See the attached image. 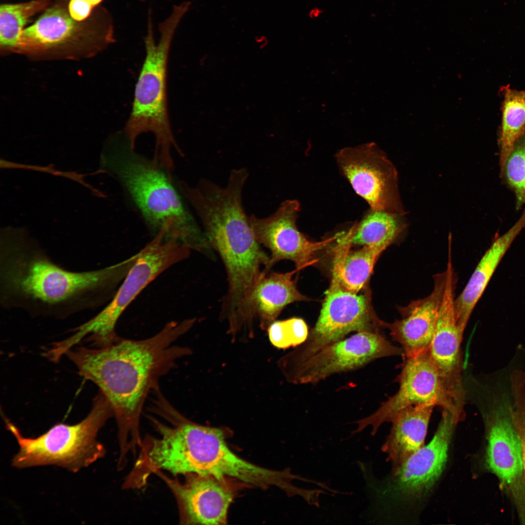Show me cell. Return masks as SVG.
<instances>
[{"label":"cell","mask_w":525,"mask_h":525,"mask_svg":"<svg viewBox=\"0 0 525 525\" xmlns=\"http://www.w3.org/2000/svg\"><path fill=\"white\" fill-rule=\"evenodd\" d=\"M195 318L167 323L157 334L141 340L121 338L104 348H73L66 354L78 373L96 385L108 402L118 427V460L135 455L142 438L140 421L145 403L161 378L192 350L175 342L187 333Z\"/></svg>","instance_id":"1"},{"label":"cell","mask_w":525,"mask_h":525,"mask_svg":"<svg viewBox=\"0 0 525 525\" xmlns=\"http://www.w3.org/2000/svg\"><path fill=\"white\" fill-rule=\"evenodd\" d=\"M136 259L71 271L54 263L35 242L7 237L0 245V303L32 316L56 318L95 309L112 299Z\"/></svg>","instance_id":"2"},{"label":"cell","mask_w":525,"mask_h":525,"mask_svg":"<svg viewBox=\"0 0 525 525\" xmlns=\"http://www.w3.org/2000/svg\"><path fill=\"white\" fill-rule=\"evenodd\" d=\"M109 163L155 235L162 228L191 250L214 254L204 232L184 206L173 179L161 167L135 151L124 133L111 140Z\"/></svg>","instance_id":"3"},{"label":"cell","mask_w":525,"mask_h":525,"mask_svg":"<svg viewBox=\"0 0 525 525\" xmlns=\"http://www.w3.org/2000/svg\"><path fill=\"white\" fill-rule=\"evenodd\" d=\"M185 16L179 8L158 24L160 37L154 36L152 11L148 10L147 33L144 38L146 55L134 93L132 111L124 133L135 149L136 140L143 133L155 138L153 161L167 172L174 170L173 149L183 156L174 137L169 122L167 98V68L170 49L176 30Z\"/></svg>","instance_id":"4"},{"label":"cell","mask_w":525,"mask_h":525,"mask_svg":"<svg viewBox=\"0 0 525 525\" xmlns=\"http://www.w3.org/2000/svg\"><path fill=\"white\" fill-rule=\"evenodd\" d=\"M70 0H53L21 33L16 53L35 60L79 59L92 57L115 41L113 19L104 6L95 7L77 20L69 10Z\"/></svg>","instance_id":"5"},{"label":"cell","mask_w":525,"mask_h":525,"mask_svg":"<svg viewBox=\"0 0 525 525\" xmlns=\"http://www.w3.org/2000/svg\"><path fill=\"white\" fill-rule=\"evenodd\" d=\"M114 417L112 408L99 390L88 416L74 425L58 423L40 436L26 438L6 417V429L17 440L18 453L12 460L17 468L55 465L73 472L88 467L106 453L97 435L107 420Z\"/></svg>","instance_id":"6"},{"label":"cell","mask_w":525,"mask_h":525,"mask_svg":"<svg viewBox=\"0 0 525 525\" xmlns=\"http://www.w3.org/2000/svg\"><path fill=\"white\" fill-rule=\"evenodd\" d=\"M223 429L189 420L177 435L173 448L175 468L182 475L194 473L228 478L249 486L277 487L289 493L293 486L288 471L270 470L240 457L228 446Z\"/></svg>","instance_id":"7"},{"label":"cell","mask_w":525,"mask_h":525,"mask_svg":"<svg viewBox=\"0 0 525 525\" xmlns=\"http://www.w3.org/2000/svg\"><path fill=\"white\" fill-rule=\"evenodd\" d=\"M161 229L139 252L112 299L99 313L73 329V341L79 344L86 337L94 348H104L121 337L116 332L117 323L126 308L143 289L159 275L174 264L189 257L191 250L174 239H166Z\"/></svg>","instance_id":"8"},{"label":"cell","mask_w":525,"mask_h":525,"mask_svg":"<svg viewBox=\"0 0 525 525\" xmlns=\"http://www.w3.org/2000/svg\"><path fill=\"white\" fill-rule=\"evenodd\" d=\"M358 293L344 289L332 279L319 315L307 338L278 360L283 374L350 333L380 332L384 321L373 311L370 292Z\"/></svg>","instance_id":"9"},{"label":"cell","mask_w":525,"mask_h":525,"mask_svg":"<svg viewBox=\"0 0 525 525\" xmlns=\"http://www.w3.org/2000/svg\"><path fill=\"white\" fill-rule=\"evenodd\" d=\"M495 389L493 401L483 412L487 468L498 478L520 523L525 525V483L521 449L512 415V392Z\"/></svg>","instance_id":"10"},{"label":"cell","mask_w":525,"mask_h":525,"mask_svg":"<svg viewBox=\"0 0 525 525\" xmlns=\"http://www.w3.org/2000/svg\"><path fill=\"white\" fill-rule=\"evenodd\" d=\"M335 159L342 175L370 209L405 214L396 169L375 144L343 148Z\"/></svg>","instance_id":"11"},{"label":"cell","mask_w":525,"mask_h":525,"mask_svg":"<svg viewBox=\"0 0 525 525\" xmlns=\"http://www.w3.org/2000/svg\"><path fill=\"white\" fill-rule=\"evenodd\" d=\"M403 354L380 332H360L322 349L283 375L294 385H315L336 374L354 371L375 360Z\"/></svg>","instance_id":"12"},{"label":"cell","mask_w":525,"mask_h":525,"mask_svg":"<svg viewBox=\"0 0 525 525\" xmlns=\"http://www.w3.org/2000/svg\"><path fill=\"white\" fill-rule=\"evenodd\" d=\"M399 390L383 402L370 416L358 420V428L371 425L376 431L383 423L392 422L403 408L416 405L432 404L442 407L457 424L464 416L449 397L428 350L406 357L398 376Z\"/></svg>","instance_id":"13"},{"label":"cell","mask_w":525,"mask_h":525,"mask_svg":"<svg viewBox=\"0 0 525 525\" xmlns=\"http://www.w3.org/2000/svg\"><path fill=\"white\" fill-rule=\"evenodd\" d=\"M300 207L298 200L288 199L268 217L259 218L254 214L249 217L257 241L270 251L269 263L263 273H268L276 263L285 260L293 262L299 270L316 262L317 253L336 239V235L321 242L309 240L297 228Z\"/></svg>","instance_id":"14"},{"label":"cell","mask_w":525,"mask_h":525,"mask_svg":"<svg viewBox=\"0 0 525 525\" xmlns=\"http://www.w3.org/2000/svg\"><path fill=\"white\" fill-rule=\"evenodd\" d=\"M446 280L433 338L428 349L442 384L458 411L464 416L461 344L465 328L457 321L454 309L457 278L453 263H447Z\"/></svg>","instance_id":"15"},{"label":"cell","mask_w":525,"mask_h":525,"mask_svg":"<svg viewBox=\"0 0 525 525\" xmlns=\"http://www.w3.org/2000/svg\"><path fill=\"white\" fill-rule=\"evenodd\" d=\"M158 476L170 489L177 504L180 525H225L234 493L227 480L194 473L184 481L171 478L161 471Z\"/></svg>","instance_id":"16"},{"label":"cell","mask_w":525,"mask_h":525,"mask_svg":"<svg viewBox=\"0 0 525 525\" xmlns=\"http://www.w3.org/2000/svg\"><path fill=\"white\" fill-rule=\"evenodd\" d=\"M456 424L451 415L444 411L431 441L410 456L393 475L388 490L393 498L401 503L413 502L430 490L445 467Z\"/></svg>","instance_id":"17"},{"label":"cell","mask_w":525,"mask_h":525,"mask_svg":"<svg viewBox=\"0 0 525 525\" xmlns=\"http://www.w3.org/2000/svg\"><path fill=\"white\" fill-rule=\"evenodd\" d=\"M446 272L434 276V288L426 297L399 307L402 318L391 323L384 321L392 339L402 346L405 358L428 350L435 332L445 290Z\"/></svg>","instance_id":"18"},{"label":"cell","mask_w":525,"mask_h":525,"mask_svg":"<svg viewBox=\"0 0 525 525\" xmlns=\"http://www.w3.org/2000/svg\"><path fill=\"white\" fill-rule=\"evenodd\" d=\"M525 228V209L521 216L505 233L495 238L483 255L460 294L455 299L458 323L466 328L472 313L496 267L511 244Z\"/></svg>","instance_id":"19"},{"label":"cell","mask_w":525,"mask_h":525,"mask_svg":"<svg viewBox=\"0 0 525 525\" xmlns=\"http://www.w3.org/2000/svg\"><path fill=\"white\" fill-rule=\"evenodd\" d=\"M435 405H416L401 410L392 420L390 433L383 448L395 474L406 460L424 445Z\"/></svg>","instance_id":"20"},{"label":"cell","mask_w":525,"mask_h":525,"mask_svg":"<svg viewBox=\"0 0 525 525\" xmlns=\"http://www.w3.org/2000/svg\"><path fill=\"white\" fill-rule=\"evenodd\" d=\"M298 271L269 272L260 279L252 296L251 307L262 330L266 331L287 305L310 300L299 292L296 280L293 279Z\"/></svg>","instance_id":"21"},{"label":"cell","mask_w":525,"mask_h":525,"mask_svg":"<svg viewBox=\"0 0 525 525\" xmlns=\"http://www.w3.org/2000/svg\"><path fill=\"white\" fill-rule=\"evenodd\" d=\"M351 228L346 233L337 234L332 279L344 289L359 293L366 285L378 258L384 252L372 245H364L350 250Z\"/></svg>","instance_id":"22"},{"label":"cell","mask_w":525,"mask_h":525,"mask_svg":"<svg viewBox=\"0 0 525 525\" xmlns=\"http://www.w3.org/2000/svg\"><path fill=\"white\" fill-rule=\"evenodd\" d=\"M404 216L370 209L361 221L352 226L351 245H372L384 251L406 228Z\"/></svg>","instance_id":"23"},{"label":"cell","mask_w":525,"mask_h":525,"mask_svg":"<svg viewBox=\"0 0 525 525\" xmlns=\"http://www.w3.org/2000/svg\"><path fill=\"white\" fill-rule=\"evenodd\" d=\"M502 123L499 164L503 175L506 162L517 141L525 134V90L502 86Z\"/></svg>","instance_id":"24"},{"label":"cell","mask_w":525,"mask_h":525,"mask_svg":"<svg viewBox=\"0 0 525 525\" xmlns=\"http://www.w3.org/2000/svg\"><path fill=\"white\" fill-rule=\"evenodd\" d=\"M53 0H31L18 3H4L0 6V52L6 55L16 53L19 38L25 26L34 16L43 12Z\"/></svg>","instance_id":"25"},{"label":"cell","mask_w":525,"mask_h":525,"mask_svg":"<svg viewBox=\"0 0 525 525\" xmlns=\"http://www.w3.org/2000/svg\"><path fill=\"white\" fill-rule=\"evenodd\" d=\"M269 339L278 349L294 348L307 338L308 328L301 318L293 317L284 320H275L266 330Z\"/></svg>","instance_id":"26"},{"label":"cell","mask_w":525,"mask_h":525,"mask_svg":"<svg viewBox=\"0 0 525 525\" xmlns=\"http://www.w3.org/2000/svg\"><path fill=\"white\" fill-rule=\"evenodd\" d=\"M505 171L518 200L525 204V134L516 142L506 162Z\"/></svg>","instance_id":"27"},{"label":"cell","mask_w":525,"mask_h":525,"mask_svg":"<svg viewBox=\"0 0 525 525\" xmlns=\"http://www.w3.org/2000/svg\"><path fill=\"white\" fill-rule=\"evenodd\" d=\"M512 415L521 446L525 483V389L514 392Z\"/></svg>","instance_id":"28"},{"label":"cell","mask_w":525,"mask_h":525,"mask_svg":"<svg viewBox=\"0 0 525 525\" xmlns=\"http://www.w3.org/2000/svg\"><path fill=\"white\" fill-rule=\"evenodd\" d=\"M103 0H70L69 10L71 16L77 20L87 18L93 9Z\"/></svg>","instance_id":"29"},{"label":"cell","mask_w":525,"mask_h":525,"mask_svg":"<svg viewBox=\"0 0 525 525\" xmlns=\"http://www.w3.org/2000/svg\"><path fill=\"white\" fill-rule=\"evenodd\" d=\"M139 0V1H142V2H144V1H147V0Z\"/></svg>","instance_id":"30"}]
</instances>
